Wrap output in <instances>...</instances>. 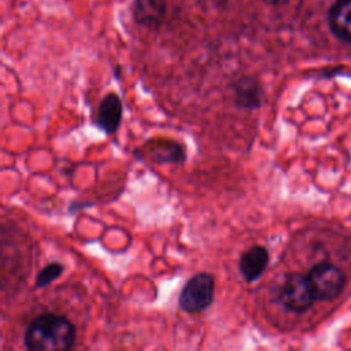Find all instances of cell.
<instances>
[{"mask_svg": "<svg viewBox=\"0 0 351 351\" xmlns=\"http://www.w3.org/2000/svg\"><path fill=\"white\" fill-rule=\"evenodd\" d=\"M328 23L339 40L351 43V0H336L328 12Z\"/></svg>", "mask_w": 351, "mask_h": 351, "instance_id": "30bf717a", "label": "cell"}, {"mask_svg": "<svg viewBox=\"0 0 351 351\" xmlns=\"http://www.w3.org/2000/svg\"><path fill=\"white\" fill-rule=\"evenodd\" d=\"M133 21L147 29H158L167 15L165 0H133L130 5Z\"/></svg>", "mask_w": 351, "mask_h": 351, "instance_id": "5b68a950", "label": "cell"}, {"mask_svg": "<svg viewBox=\"0 0 351 351\" xmlns=\"http://www.w3.org/2000/svg\"><path fill=\"white\" fill-rule=\"evenodd\" d=\"M63 270H64V266L62 263H59V262H49L43 269H40V271L37 273L36 281H34L36 288L48 287L51 282H53L55 280H58L62 276Z\"/></svg>", "mask_w": 351, "mask_h": 351, "instance_id": "8fae6325", "label": "cell"}, {"mask_svg": "<svg viewBox=\"0 0 351 351\" xmlns=\"http://www.w3.org/2000/svg\"><path fill=\"white\" fill-rule=\"evenodd\" d=\"M214 289V277L210 273H197L184 285L178 298V306L189 314L204 311L213 304Z\"/></svg>", "mask_w": 351, "mask_h": 351, "instance_id": "7a4b0ae2", "label": "cell"}, {"mask_svg": "<svg viewBox=\"0 0 351 351\" xmlns=\"http://www.w3.org/2000/svg\"><path fill=\"white\" fill-rule=\"evenodd\" d=\"M269 3H273V4H280V3H287L288 0H266Z\"/></svg>", "mask_w": 351, "mask_h": 351, "instance_id": "7c38bea8", "label": "cell"}, {"mask_svg": "<svg viewBox=\"0 0 351 351\" xmlns=\"http://www.w3.org/2000/svg\"><path fill=\"white\" fill-rule=\"evenodd\" d=\"M234 104L241 110H256L262 104V88L252 75H241L232 82Z\"/></svg>", "mask_w": 351, "mask_h": 351, "instance_id": "8992f818", "label": "cell"}, {"mask_svg": "<svg viewBox=\"0 0 351 351\" xmlns=\"http://www.w3.org/2000/svg\"><path fill=\"white\" fill-rule=\"evenodd\" d=\"M317 300L313 287L307 276L300 273H291L282 282L278 293L281 306L293 314L307 311Z\"/></svg>", "mask_w": 351, "mask_h": 351, "instance_id": "3957f363", "label": "cell"}, {"mask_svg": "<svg viewBox=\"0 0 351 351\" xmlns=\"http://www.w3.org/2000/svg\"><path fill=\"white\" fill-rule=\"evenodd\" d=\"M75 328L64 315L44 313L37 315L23 335L30 351H66L74 346Z\"/></svg>", "mask_w": 351, "mask_h": 351, "instance_id": "6da1fadb", "label": "cell"}, {"mask_svg": "<svg viewBox=\"0 0 351 351\" xmlns=\"http://www.w3.org/2000/svg\"><path fill=\"white\" fill-rule=\"evenodd\" d=\"M122 121V101L119 96L114 92L107 93L97 110L96 117V125L106 133V134H114Z\"/></svg>", "mask_w": 351, "mask_h": 351, "instance_id": "9c48e42d", "label": "cell"}, {"mask_svg": "<svg viewBox=\"0 0 351 351\" xmlns=\"http://www.w3.org/2000/svg\"><path fill=\"white\" fill-rule=\"evenodd\" d=\"M143 156L148 158L154 163L165 165V163H184L186 159L184 147L171 140H155L148 141L144 147H141Z\"/></svg>", "mask_w": 351, "mask_h": 351, "instance_id": "52a82bcc", "label": "cell"}, {"mask_svg": "<svg viewBox=\"0 0 351 351\" xmlns=\"http://www.w3.org/2000/svg\"><path fill=\"white\" fill-rule=\"evenodd\" d=\"M318 300H330L340 295L344 288V274L330 263H318L307 274Z\"/></svg>", "mask_w": 351, "mask_h": 351, "instance_id": "277c9868", "label": "cell"}, {"mask_svg": "<svg viewBox=\"0 0 351 351\" xmlns=\"http://www.w3.org/2000/svg\"><path fill=\"white\" fill-rule=\"evenodd\" d=\"M269 265V252L263 245H252L239 258V271L245 282L256 281Z\"/></svg>", "mask_w": 351, "mask_h": 351, "instance_id": "ba28073f", "label": "cell"}]
</instances>
